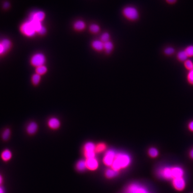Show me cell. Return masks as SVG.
Wrapping results in <instances>:
<instances>
[{"mask_svg":"<svg viewBox=\"0 0 193 193\" xmlns=\"http://www.w3.org/2000/svg\"><path fill=\"white\" fill-rule=\"evenodd\" d=\"M122 14L126 20L131 22L138 21L140 15L138 9L132 5H128L123 8Z\"/></svg>","mask_w":193,"mask_h":193,"instance_id":"1","label":"cell"},{"mask_svg":"<svg viewBox=\"0 0 193 193\" xmlns=\"http://www.w3.org/2000/svg\"><path fill=\"white\" fill-rule=\"evenodd\" d=\"M131 159L128 155L119 154L116 155V158L111 165L113 170L118 172L121 169L126 168L130 164Z\"/></svg>","mask_w":193,"mask_h":193,"instance_id":"2","label":"cell"},{"mask_svg":"<svg viewBox=\"0 0 193 193\" xmlns=\"http://www.w3.org/2000/svg\"><path fill=\"white\" fill-rule=\"evenodd\" d=\"M20 30L23 34L29 37H33L37 33L30 20L23 23L21 25Z\"/></svg>","mask_w":193,"mask_h":193,"instance_id":"3","label":"cell"},{"mask_svg":"<svg viewBox=\"0 0 193 193\" xmlns=\"http://www.w3.org/2000/svg\"><path fill=\"white\" fill-rule=\"evenodd\" d=\"M31 64L36 68L44 65L46 62V57L41 53H37L33 56L31 58Z\"/></svg>","mask_w":193,"mask_h":193,"instance_id":"4","label":"cell"},{"mask_svg":"<svg viewBox=\"0 0 193 193\" xmlns=\"http://www.w3.org/2000/svg\"><path fill=\"white\" fill-rule=\"evenodd\" d=\"M95 147L92 143H87L84 147V155L86 159L94 158L95 156Z\"/></svg>","mask_w":193,"mask_h":193,"instance_id":"5","label":"cell"},{"mask_svg":"<svg viewBox=\"0 0 193 193\" xmlns=\"http://www.w3.org/2000/svg\"><path fill=\"white\" fill-rule=\"evenodd\" d=\"M126 193H148V192L143 186L137 184H132L129 185Z\"/></svg>","mask_w":193,"mask_h":193,"instance_id":"6","label":"cell"},{"mask_svg":"<svg viewBox=\"0 0 193 193\" xmlns=\"http://www.w3.org/2000/svg\"><path fill=\"white\" fill-rule=\"evenodd\" d=\"M172 185L176 190L182 191L186 188V180L183 177L175 178L172 180Z\"/></svg>","mask_w":193,"mask_h":193,"instance_id":"7","label":"cell"},{"mask_svg":"<svg viewBox=\"0 0 193 193\" xmlns=\"http://www.w3.org/2000/svg\"><path fill=\"white\" fill-rule=\"evenodd\" d=\"M116 154L114 151L109 150L107 151L103 158V162L107 166H111L115 158Z\"/></svg>","mask_w":193,"mask_h":193,"instance_id":"8","label":"cell"},{"mask_svg":"<svg viewBox=\"0 0 193 193\" xmlns=\"http://www.w3.org/2000/svg\"><path fill=\"white\" fill-rule=\"evenodd\" d=\"M92 49L98 53H101L104 51V43L99 39L93 40L90 43Z\"/></svg>","mask_w":193,"mask_h":193,"instance_id":"9","label":"cell"},{"mask_svg":"<svg viewBox=\"0 0 193 193\" xmlns=\"http://www.w3.org/2000/svg\"><path fill=\"white\" fill-rule=\"evenodd\" d=\"M159 176L167 180H172V167H165L162 168L159 171Z\"/></svg>","mask_w":193,"mask_h":193,"instance_id":"10","label":"cell"},{"mask_svg":"<svg viewBox=\"0 0 193 193\" xmlns=\"http://www.w3.org/2000/svg\"><path fill=\"white\" fill-rule=\"evenodd\" d=\"M45 17V14L43 11H37L32 12L30 15V20L42 22Z\"/></svg>","mask_w":193,"mask_h":193,"instance_id":"11","label":"cell"},{"mask_svg":"<svg viewBox=\"0 0 193 193\" xmlns=\"http://www.w3.org/2000/svg\"><path fill=\"white\" fill-rule=\"evenodd\" d=\"M86 162L87 168L91 170H96L99 166L98 161L95 158V157L86 159Z\"/></svg>","mask_w":193,"mask_h":193,"instance_id":"12","label":"cell"},{"mask_svg":"<svg viewBox=\"0 0 193 193\" xmlns=\"http://www.w3.org/2000/svg\"><path fill=\"white\" fill-rule=\"evenodd\" d=\"M172 173L173 179L175 178L183 177L184 175V171L182 168L179 166H173L172 167Z\"/></svg>","mask_w":193,"mask_h":193,"instance_id":"13","label":"cell"},{"mask_svg":"<svg viewBox=\"0 0 193 193\" xmlns=\"http://www.w3.org/2000/svg\"><path fill=\"white\" fill-rule=\"evenodd\" d=\"M73 27L77 31H82L86 28V23L84 20L79 19L74 22Z\"/></svg>","mask_w":193,"mask_h":193,"instance_id":"14","label":"cell"},{"mask_svg":"<svg viewBox=\"0 0 193 193\" xmlns=\"http://www.w3.org/2000/svg\"><path fill=\"white\" fill-rule=\"evenodd\" d=\"M48 125L51 129L56 130L61 126V122L59 119L56 118H51L48 121Z\"/></svg>","mask_w":193,"mask_h":193,"instance_id":"15","label":"cell"},{"mask_svg":"<svg viewBox=\"0 0 193 193\" xmlns=\"http://www.w3.org/2000/svg\"><path fill=\"white\" fill-rule=\"evenodd\" d=\"M115 44L111 40L104 43V52L107 55H110L114 51Z\"/></svg>","mask_w":193,"mask_h":193,"instance_id":"16","label":"cell"},{"mask_svg":"<svg viewBox=\"0 0 193 193\" xmlns=\"http://www.w3.org/2000/svg\"><path fill=\"white\" fill-rule=\"evenodd\" d=\"M88 30L90 33L96 34H99L101 30V28L99 25L96 23H93L89 25Z\"/></svg>","mask_w":193,"mask_h":193,"instance_id":"17","label":"cell"},{"mask_svg":"<svg viewBox=\"0 0 193 193\" xmlns=\"http://www.w3.org/2000/svg\"><path fill=\"white\" fill-rule=\"evenodd\" d=\"M38 125L35 122H31L26 127V131L30 135L35 133L38 130Z\"/></svg>","mask_w":193,"mask_h":193,"instance_id":"18","label":"cell"},{"mask_svg":"<svg viewBox=\"0 0 193 193\" xmlns=\"http://www.w3.org/2000/svg\"><path fill=\"white\" fill-rule=\"evenodd\" d=\"M12 153L9 149H5L1 154V158L4 162H8L12 157Z\"/></svg>","mask_w":193,"mask_h":193,"instance_id":"19","label":"cell"},{"mask_svg":"<svg viewBox=\"0 0 193 193\" xmlns=\"http://www.w3.org/2000/svg\"><path fill=\"white\" fill-rule=\"evenodd\" d=\"M86 161L80 160L76 164V169L79 171H83L86 169Z\"/></svg>","mask_w":193,"mask_h":193,"instance_id":"20","label":"cell"},{"mask_svg":"<svg viewBox=\"0 0 193 193\" xmlns=\"http://www.w3.org/2000/svg\"><path fill=\"white\" fill-rule=\"evenodd\" d=\"M99 39L103 43L111 40V36L110 34L108 32H104L101 34Z\"/></svg>","mask_w":193,"mask_h":193,"instance_id":"21","label":"cell"},{"mask_svg":"<svg viewBox=\"0 0 193 193\" xmlns=\"http://www.w3.org/2000/svg\"><path fill=\"white\" fill-rule=\"evenodd\" d=\"M177 57L178 59L181 61H186V60H187L188 56L185 51H181L178 53Z\"/></svg>","mask_w":193,"mask_h":193,"instance_id":"22","label":"cell"},{"mask_svg":"<svg viewBox=\"0 0 193 193\" xmlns=\"http://www.w3.org/2000/svg\"><path fill=\"white\" fill-rule=\"evenodd\" d=\"M118 172L113 170V169H109L107 170L106 172V175L108 178H114L118 175Z\"/></svg>","mask_w":193,"mask_h":193,"instance_id":"23","label":"cell"},{"mask_svg":"<svg viewBox=\"0 0 193 193\" xmlns=\"http://www.w3.org/2000/svg\"><path fill=\"white\" fill-rule=\"evenodd\" d=\"M1 43L4 47L6 52L10 49L11 46V43L10 40L8 39H4L1 41Z\"/></svg>","mask_w":193,"mask_h":193,"instance_id":"24","label":"cell"},{"mask_svg":"<svg viewBox=\"0 0 193 193\" xmlns=\"http://www.w3.org/2000/svg\"><path fill=\"white\" fill-rule=\"evenodd\" d=\"M47 72V68L46 66L44 65L39 66L37 67L36 69V72L37 74L39 75H44Z\"/></svg>","mask_w":193,"mask_h":193,"instance_id":"25","label":"cell"},{"mask_svg":"<svg viewBox=\"0 0 193 193\" xmlns=\"http://www.w3.org/2000/svg\"><path fill=\"white\" fill-rule=\"evenodd\" d=\"M41 80V76L37 73L34 74L32 77V82L34 85H37L39 83Z\"/></svg>","mask_w":193,"mask_h":193,"instance_id":"26","label":"cell"},{"mask_svg":"<svg viewBox=\"0 0 193 193\" xmlns=\"http://www.w3.org/2000/svg\"><path fill=\"white\" fill-rule=\"evenodd\" d=\"M106 146L104 143H99L95 147L96 153H101L106 149Z\"/></svg>","mask_w":193,"mask_h":193,"instance_id":"27","label":"cell"},{"mask_svg":"<svg viewBox=\"0 0 193 193\" xmlns=\"http://www.w3.org/2000/svg\"><path fill=\"white\" fill-rule=\"evenodd\" d=\"M148 154L150 156L152 157H156L158 155L159 152L158 150L154 148H152L149 149Z\"/></svg>","mask_w":193,"mask_h":193,"instance_id":"28","label":"cell"},{"mask_svg":"<svg viewBox=\"0 0 193 193\" xmlns=\"http://www.w3.org/2000/svg\"><path fill=\"white\" fill-rule=\"evenodd\" d=\"M164 53L166 55L170 56L173 54L175 52V50L172 47H167L164 49Z\"/></svg>","mask_w":193,"mask_h":193,"instance_id":"29","label":"cell"},{"mask_svg":"<svg viewBox=\"0 0 193 193\" xmlns=\"http://www.w3.org/2000/svg\"><path fill=\"white\" fill-rule=\"evenodd\" d=\"M186 53L188 57H192L193 56V46L190 45L186 48L185 50Z\"/></svg>","mask_w":193,"mask_h":193,"instance_id":"30","label":"cell"},{"mask_svg":"<svg viewBox=\"0 0 193 193\" xmlns=\"http://www.w3.org/2000/svg\"><path fill=\"white\" fill-rule=\"evenodd\" d=\"M10 131L9 129H6L4 130L2 134V139L4 140H8L10 137Z\"/></svg>","mask_w":193,"mask_h":193,"instance_id":"31","label":"cell"},{"mask_svg":"<svg viewBox=\"0 0 193 193\" xmlns=\"http://www.w3.org/2000/svg\"><path fill=\"white\" fill-rule=\"evenodd\" d=\"M184 65H185L186 69L189 70V71L193 69V63L190 60H187L185 61Z\"/></svg>","mask_w":193,"mask_h":193,"instance_id":"32","label":"cell"},{"mask_svg":"<svg viewBox=\"0 0 193 193\" xmlns=\"http://www.w3.org/2000/svg\"><path fill=\"white\" fill-rule=\"evenodd\" d=\"M187 79L190 84L193 85V69L189 71L188 74Z\"/></svg>","mask_w":193,"mask_h":193,"instance_id":"33","label":"cell"},{"mask_svg":"<svg viewBox=\"0 0 193 193\" xmlns=\"http://www.w3.org/2000/svg\"><path fill=\"white\" fill-rule=\"evenodd\" d=\"M6 53V51H5L4 47L2 46V44L1 42L0 43V54H2L4 53Z\"/></svg>","mask_w":193,"mask_h":193,"instance_id":"34","label":"cell"},{"mask_svg":"<svg viewBox=\"0 0 193 193\" xmlns=\"http://www.w3.org/2000/svg\"><path fill=\"white\" fill-rule=\"evenodd\" d=\"M188 128L190 131L193 132V120L189 122L188 124Z\"/></svg>","mask_w":193,"mask_h":193,"instance_id":"35","label":"cell"},{"mask_svg":"<svg viewBox=\"0 0 193 193\" xmlns=\"http://www.w3.org/2000/svg\"><path fill=\"white\" fill-rule=\"evenodd\" d=\"M165 1L167 3L170 4H174L177 1V0H165Z\"/></svg>","mask_w":193,"mask_h":193,"instance_id":"36","label":"cell"},{"mask_svg":"<svg viewBox=\"0 0 193 193\" xmlns=\"http://www.w3.org/2000/svg\"><path fill=\"white\" fill-rule=\"evenodd\" d=\"M10 7V3L8 2H5L4 3V8L5 9H7Z\"/></svg>","mask_w":193,"mask_h":193,"instance_id":"37","label":"cell"},{"mask_svg":"<svg viewBox=\"0 0 193 193\" xmlns=\"http://www.w3.org/2000/svg\"><path fill=\"white\" fill-rule=\"evenodd\" d=\"M189 156H190V158L193 159V149L190 150V152H189Z\"/></svg>","mask_w":193,"mask_h":193,"instance_id":"38","label":"cell"},{"mask_svg":"<svg viewBox=\"0 0 193 193\" xmlns=\"http://www.w3.org/2000/svg\"><path fill=\"white\" fill-rule=\"evenodd\" d=\"M0 193H5L4 189L1 186H0Z\"/></svg>","mask_w":193,"mask_h":193,"instance_id":"39","label":"cell"},{"mask_svg":"<svg viewBox=\"0 0 193 193\" xmlns=\"http://www.w3.org/2000/svg\"><path fill=\"white\" fill-rule=\"evenodd\" d=\"M2 181H3V178H2L1 175H0V185L2 183Z\"/></svg>","mask_w":193,"mask_h":193,"instance_id":"40","label":"cell"}]
</instances>
